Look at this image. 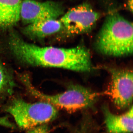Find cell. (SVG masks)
Returning a JSON list of instances; mask_svg holds the SVG:
<instances>
[{"label": "cell", "instance_id": "cell-1", "mask_svg": "<svg viewBox=\"0 0 133 133\" xmlns=\"http://www.w3.org/2000/svg\"><path fill=\"white\" fill-rule=\"evenodd\" d=\"M132 23L118 13L108 15L96 39V47L103 55L119 57L133 53Z\"/></svg>", "mask_w": 133, "mask_h": 133}, {"label": "cell", "instance_id": "cell-2", "mask_svg": "<svg viewBox=\"0 0 133 133\" xmlns=\"http://www.w3.org/2000/svg\"><path fill=\"white\" fill-rule=\"evenodd\" d=\"M21 79L27 91L35 97L49 102L56 107L70 111L91 107L101 94L81 86L74 85L64 92L54 95H47L38 90L33 85L27 74L21 76Z\"/></svg>", "mask_w": 133, "mask_h": 133}, {"label": "cell", "instance_id": "cell-3", "mask_svg": "<svg viewBox=\"0 0 133 133\" xmlns=\"http://www.w3.org/2000/svg\"><path fill=\"white\" fill-rule=\"evenodd\" d=\"M19 127L29 130L52 121L57 116L56 107L45 101L29 103L21 98L12 100L5 108Z\"/></svg>", "mask_w": 133, "mask_h": 133}, {"label": "cell", "instance_id": "cell-4", "mask_svg": "<svg viewBox=\"0 0 133 133\" xmlns=\"http://www.w3.org/2000/svg\"><path fill=\"white\" fill-rule=\"evenodd\" d=\"M43 67L69 69L77 71H89L92 69L90 53L81 46L70 49L44 47L40 55Z\"/></svg>", "mask_w": 133, "mask_h": 133}, {"label": "cell", "instance_id": "cell-5", "mask_svg": "<svg viewBox=\"0 0 133 133\" xmlns=\"http://www.w3.org/2000/svg\"><path fill=\"white\" fill-rule=\"evenodd\" d=\"M100 16L99 13L88 3L80 4L60 17L61 31L69 36L88 33L94 28Z\"/></svg>", "mask_w": 133, "mask_h": 133}, {"label": "cell", "instance_id": "cell-6", "mask_svg": "<svg viewBox=\"0 0 133 133\" xmlns=\"http://www.w3.org/2000/svg\"><path fill=\"white\" fill-rule=\"evenodd\" d=\"M111 83L106 94L117 108L130 107L133 100V72L128 70L109 69Z\"/></svg>", "mask_w": 133, "mask_h": 133}, {"label": "cell", "instance_id": "cell-7", "mask_svg": "<svg viewBox=\"0 0 133 133\" xmlns=\"http://www.w3.org/2000/svg\"><path fill=\"white\" fill-rule=\"evenodd\" d=\"M64 13L63 7L58 2L23 0L20 10V20L28 25L45 20L57 19Z\"/></svg>", "mask_w": 133, "mask_h": 133}, {"label": "cell", "instance_id": "cell-8", "mask_svg": "<svg viewBox=\"0 0 133 133\" xmlns=\"http://www.w3.org/2000/svg\"><path fill=\"white\" fill-rule=\"evenodd\" d=\"M133 107L124 114H115L107 106L102 107L104 123L108 133H131L133 132Z\"/></svg>", "mask_w": 133, "mask_h": 133}, {"label": "cell", "instance_id": "cell-9", "mask_svg": "<svg viewBox=\"0 0 133 133\" xmlns=\"http://www.w3.org/2000/svg\"><path fill=\"white\" fill-rule=\"evenodd\" d=\"M22 0H0V31L12 28L20 21Z\"/></svg>", "mask_w": 133, "mask_h": 133}, {"label": "cell", "instance_id": "cell-10", "mask_svg": "<svg viewBox=\"0 0 133 133\" xmlns=\"http://www.w3.org/2000/svg\"><path fill=\"white\" fill-rule=\"evenodd\" d=\"M62 29L59 19H51L28 24L23 32L29 38L42 39L59 32Z\"/></svg>", "mask_w": 133, "mask_h": 133}, {"label": "cell", "instance_id": "cell-11", "mask_svg": "<svg viewBox=\"0 0 133 133\" xmlns=\"http://www.w3.org/2000/svg\"><path fill=\"white\" fill-rule=\"evenodd\" d=\"M27 133H49L48 126L41 125L29 130Z\"/></svg>", "mask_w": 133, "mask_h": 133}, {"label": "cell", "instance_id": "cell-12", "mask_svg": "<svg viewBox=\"0 0 133 133\" xmlns=\"http://www.w3.org/2000/svg\"><path fill=\"white\" fill-rule=\"evenodd\" d=\"M127 7L130 12L132 13L133 12V0H128Z\"/></svg>", "mask_w": 133, "mask_h": 133}]
</instances>
